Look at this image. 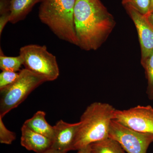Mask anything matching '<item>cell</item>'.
Masks as SVG:
<instances>
[{
  "mask_svg": "<svg viewBox=\"0 0 153 153\" xmlns=\"http://www.w3.org/2000/svg\"><path fill=\"white\" fill-rule=\"evenodd\" d=\"M19 55L23 59L25 68L44 76L47 81H54L59 76L60 70L56 57L45 45H26L20 48Z\"/></svg>",
  "mask_w": 153,
  "mask_h": 153,
  "instance_id": "5",
  "label": "cell"
},
{
  "mask_svg": "<svg viewBox=\"0 0 153 153\" xmlns=\"http://www.w3.org/2000/svg\"><path fill=\"white\" fill-rule=\"evenodd\" d=\"M66 151L60 150L52 147L49 148L47 150L41 153H67Z\"/></svg>",
  "mask_w": 153,
  "mask_h": 153,
  "instance_id": "19",
  "label": "cell"
},
{
  "mask_svg": "<svg viewBox=\"0 0 153 153\" xmlns=\"http://www.w3.org/2000/svg\"><path fill=\"white\" fill-rule=\"evenodd\" d=\"M21 131V145L28 151L41 153L52 146V140L33 131L24 124L22 126Z\"/></svg>",
  "mask_w": 153,
  "mask_h": 153,
  "instance_id": "10",
  "label": "cell"
},
{
  "mask_svg": "<svg viewBox=\"0 0 153 153\" xmlns=\"http://www.w3.org/2000/svg\"><path fill=\"white\" fill-rule=\"evenodd\" d=\"M90 153H126L116 141L108 137L90 145Z\"/></svg>",
  "mask_w": 153,
  "mask_h": 153,
  "instance_id": "13",
  "label": "cell"
},
{
  "mask_svg": "<svg viewBox=\"0 0 153 153\" xmlns=\"http://www.w3.org/2000/svg\"><path fill=\"white\" fill-rule=\"evenodd\" d=\"M113 120L134 131L153 135V108L150 105L116 109Z\"/></svg>",
  "mask_w": 153,
  "mask_h": 153,
  "instance_id": "7",
  "label": "cell"
},
{
  "mask_svg": "<svg viewBox=\"0 0 153 153\" xmlns=\"http://www.w3.org/2000/svg\"><path fill=\"white\" fill-rule=\"evenodd\" d=\"M146 16L147 17L149 22H150L151 24L153 26V12L150 14H149Z\"/></svg>",
  "mask_w": 153,
  "mask_h": 153,
  "instance_id": "21",
  "label": "cell"
},
{
  "mask_svg": "<svg viewBox=\"0 0 153 153\" xmlns=\"http://www.w3.org/2000/svg\"><path fill=\"white\" fill-rule=\"evenodd\" d=\"M145 71L148 85L146 94L148 98L153 100V52L143 63H141Z\"/></svg>",
  "mask_w": 153,
  "mask_h": 153,
  "instance_id": "15",
  "label": "cell"
},
{
  "mask_svg": "<svg viewBox=\"0 0 153 153\" xmlns=\"http://www.w3.org/2000/svg\"><path fill=\"white\" fill-rule=\"evenodd\" d=\"M116 110L104 102H96L88 105L80 117L72 150H79L109 137L110 126Z\"/></svg>",
  "mask_w": 153,
  "mask_h": 153,
  "instance_id": "2",
  "label": "cell"
},
{
  "mask_svg": "<svg viewBox=\"0 0 153 153\" xmlns=\"http://www.w3.org/2000/svg\"><path fill=\"white\" fill-rule=\"evenodd\" d=\"M77 152L78 153H90V145L79 150Z\"/></svg>",
  "mask_w": 153,
  "mask_h": 153,
  "instance_id": "20",
  "label": "cell"
},
{
  "mask_svg": "<svg viewBox=\"0 0 153 153\" xmlns=\"http://www.w3.org/2000/svg\"><path fill=\"white\" fill-rule=\"evenodd\" d=\"M42 0H10V22L13 24L24 20L35 5Z\"/></svg>",
  "mask_w": 153,
  "mask_h": 153,
  "instance_id": "12",
  "label": "cell"
},
{
  "mask_svg": "<svg viewBox=\"0 0 153 153\" xmlns=\"http://www.w3.org/2000/svg\"><path fill=\"white\" fill-rule=\"evenodd\" d=\"M152 0H123L122 4L129 7L144 16L149 15Z\"/></svg>",
  "mask_w": 153,
  "mask_h": 153,
  "instance_id": "16",
  "label": "cell"
},
{
  "mask_svg": "<svg viewBox=\"0 0 153 153\" xmlns=\"http://www.w3.org/2000/svg\"><path fill=\"white\" fill-rule=\"evenodd\" d=\"M80 122L69 123L63 120L57 122L54 126L55 137L51 147L68 152L72 151L74 139Z\"/></svg>",
  "mask_w": 153,
  "mask_h": 153,
  "instance_id": "9",
  "label": "cell"
},
{
  "mask_svg": "<svg viewBox=\"0 0 153 153\" xmlns=\"http://www.w3.org/2000/svg\"><path fill=\"white\" fill-rule=\"evenodd\" d=\"M19 75V72L2 71L0 74V90L13 83L18 78Z\"/></svg>",
  "mask_w": 153,
  "mask_h": 153,
  "instance_id": "18",
  "label": "cell"
},
{
  "mask_svg": "<svg viewBox=\"0 0 153 153\" xmlns=\"http://www.w3.org/2000/svg\"><path fill=\"white\" fill-rule=\"evenodd\" d=\"M46 113L39 111L33 116L25 122L24 124L30 129L43 135L53 140L55 137L54 126L50 125L46 120Z\"/></svg>",
  "mask_w": 153,
  "mask_h": 153,
  "instance_id": "11",
  "label": "cell"
},
{
  "mask_svg": "<svg viewBox=\"0 0 153 153\" xmlns=\"http://www.w3.org/2000/svg\"><path fill=\"white\" fill-rule=\"evenodd\" d=\"M125 8L137 31L141 52V63H142L153 52V26L146 16L132 8Z\"/></svg>",
  "mask_w": 153,
  "mask_h": 153,
  "instance_id": "8",
  "label": "cell"
},
{
  "mask_svg": "<svg viewBox=\"0 0 153 153\" xmlns=\"http://www.w3.org/2000/svg\"><path fill=\"white\" fill-rule=\"evenodd\" d=\"M153 0H152V2H151V4L150 7V9L149 13V14H150L151 13H153Z\"/></svg>",
  "mask_w": 153,
  "mask_h": 153,
  "instance_id": "22",
  "label": "cell"
},
{
  "mask_svg": "<svg viewBox=\"0 0 153 153\" xmlns=\"http://www.w3.org/2000/svg\"><path fill=\"white\" fill-rule=\"evenodd\" d=\"M74 21L77 46L86 51L100 47L115 25L100 0H76Z\"/></svg>",
  "mask_w": 153,
  "mask_h": 153,
  "instance_id": "1",
  "label": "cell"
},
{
  "mask_svg": "<svg viewBox=\"0 0 153 153\" xmlns=\"http://www.w3.org/2000/svg\"><path fill=\"white\" fill-rule=\"evenodd\" d=\"M77 153H78V152H77Z\"/></svg>",
  "mask_w": 153,
  "mask_h": 153,
  "instance_id": "23",
  "label": "cell"
},
{
  "mask_svg": "<svg viewBox=\"0 0 153 153\" xmlns=\"http://www.w3.org/2000/svg\"><path fill=\"white\" fill-rule=\"evenodd\" d=\"M19 72V77L13 83L0 90L1 117L19 106L34 89L47 81L44 76L25 68Z\"/></svg>",
  "mask_w": 153,
  "mask_h": 153,
  "instance_id": "4",
  "label": "cell"
},
{
  "mask_svg": "<svg viewBox=\"0 0 153 153\" xmlns=\"http://www.w3.org/2000/svg\"><path fill=\"white\" fill-rule=\"evenodd\" d=\"M76 1L42 0L38 17L58 38L77 46L74 21Z\"/></svg>",
  "mask_w": 153,
  "mask_h": 153,
  "instance_id": "3",
  "label": "cell"
},
{
  "mask_svg": "<svg viewBox=\"0 0 153 153\" xmlns=\"http://www.w3.org/2000/svg\"><path fill=\"white\" fill-rule=\"evenodd\" d=\"M2 118L0 117V143L10 145L16 138V134L9 130L4 124Z\"/></svg>",
  "mask_w": 153,
  "mask_h": 153,
  "instance_id": "17",
  "label": "cell"
},
{
  "mask_svg": "<svg viewBox=\"0 0 153 153\" xmlns=\"http://www.w3.org/2000/svg\"><path fill=\"white\" fill-rule=\"evenodd\" d=\"M23 65V60L19 55L16 57H9L4 55L1 49L0 68L2 71H20L21 66Z\"/></svg>",
  "mask_w": 153,
  "mask_h": 153,
  "instance_id": "14",
  "label": "cell"
},
{
  "mask_svg": "<svg viewBox=\"0 0 153 153\" xmlns=\"http://www.w3.org/2000/svg\"><path fill=\"white\" fill-rule=\"evenodd\" d=\"M109 137L117 141L126 153H147L153 142V135L134 131L113 120L110 126Z\"/></svg>",
  "mask_w": 153,
  "mask_h": 153,
  "instance_id": "6",
  "label": "cell"
}]
</instances>
